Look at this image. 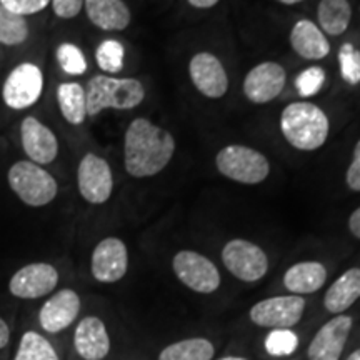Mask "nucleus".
I'll return each mask as SVG.
<instances>
[{
    "label": "nucleus",
    "instance_id": "nucleus-1",
    "mask_svg": "<svg viewBox=\"0 0 360 360\" xmlns=\"http://www.w3.org/2000/svg\"><path fill=\"white\" fill-rule=\"evenodd\" d=\"M174 135L146 117L129 124L124 137V164L135 179L154 177L169 165L175 154Z\"/></svg>",
    "mask_w": 360,
    "mask_h": 360
},
{
    "label": "nucleus",
    "instance_id": "nucleus-2",
    "mask_svg": "<svg viewBox=\"0 0 360 360\" xmlns=\"http://www.w3.org/2000/svg\"><path fill=\"white\" fill-rule=\"evenodd\" d=\"M281 130L297 150L312 152L327 142L330 122L326 112L315 103L294 102L282 110Z\"/></svg>",
    "mask_w": 360,
    "mask_h": 360
},
{
    "label": "nucleus",
    "instance_id": "nucleus-3",
    "mask_svg": "<svg viewBox=\"0 0 360 360\" xmlns=\"http://www.w3.org/2000/svg\"><path fill=\"white\" fill-rule=\"evenodd\" d=\"M146 98V89L137 79H119L109 75H96L85 87L87 117H97L102 110H130Z\"/></svg>",
    "mask_w": 360,
    "mask_h": 360
},
{
    "label": "nucleus",
    "instance_id": "nucleus-4",
    "mask_svg": "<svg viewBox=\"0 0 360 360\" xmlns=\"http://www.w3.org/2000/svg\"><path fill=\"white\" fill-rule=\"evenodd\" d=\"M7 179L12 192L29 207H44L57 197V180L42 165L30 160L15 162L8 169Z\"/></svg>",
    "mask_w": 360,
    "mask_h": 360
},
{
    "label": "nucleus",
    "instance_id": "nucleus-5",
    "mask_svg": "<svg viewBox=\"0 0 360 360\" xmlns=\"http://www.w3.org/2000/svg\"><path fill=\"white\" fill-rule=\"evenodd\" d=\"M215 165L224 177L244 186H257L270 174V164L262 152L238 143L219 150L215 155Z\"/></svg>",
    "mask_w": 360,
    "mask_h": 360
},
{
    "label": "nucleus",
    "instance_id": "nucleus-6",
    "mask_svg": "<svg viewBox=\"0 0 360 360\" xmlns=\"http://www.w3.org/2000/svg\"><path fill=\"white\" fill-rule=\"evenodd\" d=\"M172 269L175 277L197 294H214L222 283L217 265L195 250L177 252L172 259Z\"/></svg>",
    "mask_w": 360,
    "mask_h": 360
},
{
    "label": "nucleus",
    "instance_id": "nucleus-7",
    "mask_svg": "<svg viewBox=\"0 0 360 360\" xmlns=\"http://www.w3.org/2000/svg\"><path fill=\"white\" fill-rule=\"evenodd\" d=\"M304 297L300 295H276L259 300L249 310V319L254 326L276 330L292 328L302 321L305 312Z\"/></svg>",
    "mask_w": 360,
    "mask_h": 360
},
{
    "label": "nucleus",
    "instance_id": "nucleus-8",
    "mask_svg": "<svg viewBox=\"0 0 360 360\" xmlns=\"http://www.w3.org/2000/svg\"><path fill=\"white\" fill-rule=\"evenodd\" d=\"M222 262L242 282H257L269 270V257L262 247L245 238H232L222 249Z\"/></svg>",
    "mask_w": 360,
    "mask_h": 360
},
{
    "label": "nucleus",
    "instance_id": "nucleus-9",
    "mask_svg": "<svg viewBox=\"0 0 360 360\" xmlns=\"http://www.w3.org/2000/svg\"><path fill=\"white\" fill-rule=\"evenodd\" d=\"M44 74L35 64L24 62L17 65L6 80L2 97L7 107L13 110H24L32 107L42 96Z\"/></svg>",
    "mask_w": 360,
    "mask_h": 360
},
{
    "label": "nucleus",
    "instance_id": "nucleus-10",
    "mask_svg": "<svg viewBox=\"0 0 360 360\" xmlns=\"http://www.w3.org/2000/svg\"><path fill=\"white\" fill-rule=\"evenodd\" d=\"M77 187L85 202L105 204L114 191V175L107 160L96 154H85L77 169Z\"/></svg>",
    "mask_w": 360,
    "mask_h": 360
},
{
    "label": "nucleus",
    "instance_id": "nucleus-11",
    "mask_svg": "<svg viewBox=\"0 0 360 360\" xmlns=\"http://www.w3.org/2000/svg\"><path fill=\"white\" fill-rule=\"evenodd\" d=\"M354 327L350 315H334L315 332L307 347L309 360H340Z\"/></svg>",
    "mask_w": 360,
    "mask_h": 360
},
{
    "label": "nucleus",
    "instance_id": "nucleus-12",
    "mask_svg": "<svg viewBox=\"0 0 360 360\" xmlns=\"http://www.w3.org/2000/svg\"><path fill=\"white\" fill-rule=\"evenodd\" d=\"M129 269V250L124 240L107 237L98 242L90 259V272L101 283L122 281Z\"/></svg>",
    "mask_w": 360,
    "mask_h": 360
},
{
    "label": "nucleus",
    "instance_id": "nucleus-13",
    "mask_svg": "<svg viewBox=\"0 0 360 360\" xmlns=\"http://www.w3.org/2000/svg\"><path fill=\"white\" fill-rule=\"evenodd\" d=\"M58 283V272L52 264H29L13 274L8 282V292L17 299H40L49 295Z\"/></svg>",
    "mask_w": 360,
    "mask_h": 360
},
{
    "label": "nucleus",
    "instance_id": "nucleus-14",
    "mask_svg": "<svg viewBox=\"0 0 360 360\" xmlns=\"http://www.w3.org/2000/svg\"><path fill=\"white\" fill-rule=\"evenodd\" d=\"M285 82L287 74L281 64H277V62H262L245 75L242 90H244V96L252 103L264 105V103L272 102L274 98L281 96L283 87H285Z\"/></svg>",
    "mask_w": 360,
    "mask_h": 360
},
{
    "label": "nucleus",
    "instance_id": "nucleus-15",
    "mask_svg": "<svg viewBox=\"0 0 360 360\" xmlns=\"http://www.w3.org/2000/svg\"><path fill=\"white\" fill-rule=\"evenodd\" d=\"M192 84L207 98H220L229 90V77L222 62L214 53L199 52L188 62Z\"/></svg>",
    "mask_w": 360,
    "mask_h": 360
},
{
    "label": "nucleus",
    "instance_id": "nucleus-16",
    "mask_svg": "<svg viewBox=\"0 0 360 360\" xmlns=\"http://www.w3.org/2000/svg\"><path fill=\"white\" fill-rule=\"evenodd\" d=\"M80 307H82V302L77 292L72 289L58 290L40 309V327L49 334H60L75 322L80 314Z\"/></svg>",
    "mask_w": 360,
    "mask_h": 360
},
{
    "label": "nucleus",
    "instance_id": "nucleus-17",
    "mask_svg": "<svg viewBox=\"0 0 360 360\" xmlns=\"http://www.w3.org/2000/svg\"><path fill=\"white\" fill-rule=\"evenodd\" d=\"M20 139L24 152L30 162L37 165H47L56 160L58 142L56 134L35 117H25L20 125Z\"/></svg>",
    "mask_w": 360,
    "mask_h": 360
},
{
    "label": "nucleus",
    "instance_id": "nucleus-18",
    "mask_svg": "<svg viewBox=\"0 0 360 360\" xmlns=\"http://www.w3.org/2000/svg\"><path fill=\"white\" fill-rule=\"evenodd\" d=\"M74 349L82 360H103L110 352V335L102 319L87 315L74 332Z\"/></svg>",
    "mask_w": 360,
    "mask_h": 360
},
{
    "label": "nucleus",
    "instance_id": "nucleus-19",
    "mask_svg": "<svg viewBox=\"0 0 360 360\" xmlns=\"http://www.w3.org/2000/svg\"><path fill=\"white\" fill-rule=\"evenodd\" d=\"M327 282L326 265L317 260H304L287 269L283 274V287L292 295H310L319 292Z\"/></svg>",
    "mask_w": 360,
    "mask_h": 360
},
{
    "label": "nucleus",
    "instance_id": "nucleus-20",
    "mask_svg": "<svg viewBox=\"0 0 360 360\" xmlns=\"http://www.w3.org/2000/svg\"><path fill=\"white\" fill-rule=\"evenodd\" d=\"M290 45L305 60H322L330 53V44L321 27L307 19L295 22L292 27Z\"/></svg>",
    "mask_w": 360,
    "mask_h": 360
},
{
    "label": "nucleus",
    "instance_id": "nucleus-21",
    "mask_svg": "<svg viewBox=\"0 0 360 360\" xmlns=\"http://www.w3.org/2000/svg\"><path fill=\"white\" fill-rule=\"evenodd\" d=\"M89 20L105 32H120L130 24V11L124 0H85Z\"/></svg>",
    "mask_w": 360,
    "mask_h": 360
},
{
    "label": "nucleus",
    "instance_id": "nucleus-22",
    "mask_svg": "<svg viewBox=\"0 0 360 360\" xmlns=\"http://www.w3.org/2000/svg\"><path fill=\"white\" fill-rule=\"evenodd\" d=\"M360 299V267L345 270L328 287L323 295V307L328 314L340 315L349 310Z\"/></svg>",
    "mask_w": 360,
    "mask_h": 360
},
{
    "label": "nucleus",
    "instance_id": "nucleus-23",
    "mask_svg": "<svg viewBox=\"0 0 360 360\" xmlns=\"http://www.w3.org/2000/svg\"><path fill=\"white\" fill-rule=\"evenodd\" d=\"M215 345L205 337H191L172 342L160 350L157 360H214Z\"/></svg>",
    "mask_w": 360,
    "mask_h": 360
},
{
    "label": "nucleus",
    "instance_id": "nucleus-24",
    "mask_svg": "<svg viewBox=\"0 0 360 360\" xmlns=\"http://www.w3.org/2000/svg\"><path fill=\"white\" fill-rule=\"evenodd\" d=\"M57 102L62 117L70 125H82L87 119L85 89L77 82H64L57 89Z\"/></svg>",
    "mask_w": 360,
    "mask_h": 360
},
{
    "label": "nucleus",
    "instance_id": "nucleus-25",
    "mask_svg": "<svg viewBox=\"0 0 360 360\" xmlns=\"http://www.w3.org/2000/svg\"><path fill=\"white\" fill-rule=\"evenodd\" d=\"M321 30L327 35H342L347 30L352 19L349 0H321L317 8Z\"/></svg>",
    "mask_w": 360,
    "mask_h": 360
},
{
    "label": "nucleus",
    "instance_id": "nucleus-26",
    "mask_svg": "<svg viewBox=\"0 0 360 360\" xmlns=\"http://www.w3.org/2000/svg\"><path fill=\"white\" fill-rule=\"evenodd\" d=\"M13 360H60L57 350L42 334L29 330L20 337Z\"/></svg>",
    "mask_w": 360,
    "mask_h": 360
},
{
    "label": "nucleus",
    "instance_id": "nucleus-27",
    "mask_svg": "<svg viewBox=\"0 0 360 360\" xmlns=\"http://www.w3.org/2000/svg\"><path fill=\"white\" fill-rule=\"evenodd\" d=\"M29 39V24L22 15H17L0 6V44L15 47Z\"/></svg>",
    "mask_w": 360,
    "mask_h": 360
},
{
    "label": "nucleus",
    "instance_id": "nucleus-28",
    "mask_svg": "<svg viewBox=\"0 0 360 360\" xmlns=\"http://www.w3.org/2000/svg\"><path fill=\"white\" fill-rule=\"evenodd\" d=\"M125 49L119 40L107 39L98 45L96 51V60L101 70L107 74H119L124 69Z\"/></svg>",
    "mask_w": 360,
    "mask_h": 360
},
{
    "label": "nucleus",
    "instance_id": "nucleus-29",
    "mask_svg": "<svg viewBox=\"0 0 360 360\" xmlns=\"http://www.w3.org/2000/svg\"><path fill=\"white\" fill-rule=\"evenodd\" d=\"M299 347V335L292 328H276L265 337V350L272 357H287Z\"/></svg>",
    "mask_w": 360,
    "mask_h": 360
},
{
    "label": "nucleus",
    "instance_id": "nucleus-30",
    "mask_svg": "<svg viewBox=\"0 0 360 360\" xmlns=\"http://www.w3.org/2000/svg\"><path fill=\"white\" fill-rule=\"evenodd\" d=\"M56 57L60 69L69 75H82L87 72V58L77 45L60 44L56 51Z\"/></svg>",
    "mask_w": 360,
    "mask_h": 360
},
{
    "label": "nucleus",
    "instance_id": "nucleus-31",
    "mask_svg": "<svg viewBox=\"0 0 360 360\" xmlns=\"http://www.w3.org/2000/svg\"><path fill=\"white\" fill-rule=\"evenodd\" d=\"M326 80H327L326 70H323L321 65H312L297 75L295 89L300 97L309 98V97L317 96V94L321 92L323 84H326Z\"/></svg>",
    "mask_w": 360,
    "mask_h": 360
},
{
    "label": "nucleus",
    "instance_id": "nucleus-32",
    "mask_svg": "<svg viewBox=\"0 0 360 360\" xmlns=\"http://www.w3.org/2000/svg\"><path fill=\"white\" fill-rule=\"evenodd\" d=\"M340 75L349 85L360 84V51L352 44H344L339 51Z\"/></svg>",
    "mask_w": 360,
    "mask_h": 360
},
{
    "label": "nucleus",
    "instance_id": "nucleus-33",
    "mask_svg": "<svg viewBox=\"0 0 360 360\" xmlns=\"http://www.w3.org/2000/svg\"><path fill=\"white\" fill-rule=\"evenodd\" d=\"M49 4L51 0H0V6L22 17L42 12Z\"/></svg>",
    "mask_w": 360,
    "mask_h": 360
},
{
    "label": "nucleus",
    "instance_id": "nucleus-34",
    "mask_svg": "<svg viewBox=\"0 0 360 360\" xmlns=\"http://www.w3.org/2000/svg\"><path fill=\"white\" fill-rule=\"evenodd\" d=\"M85 0H51L53 13L60 19H74L84 8Z\"/></svg>",
    "mask_w": 360,
    "mask_h": 360
},
{
    "label": "nucleus",
    "instance_id": "nucleus-35",
    "mask_svg": "<svg viewBox=\"0 0 360 360\" xmlns=\"http://www.w3.org/2000/svg\"><path fill=\"white\" fill-rule=\"evenodd\" d=\"M345 182L350 191L360 192V141L354 148V159L350 162L347 174H345Z\"/></svg>",
    "mask_w": 360,
    "mask_h": 360
},
{
    "label": "nucleus",
    "instance_id": "nucleus-36",
    "mask_svg": "<svg viewBox=\"0 0 360 360\" xmlns=\"http://www.w3.org/2000/svg\"><path fill=\"white\" fill-rule=\"evenodd\" d=\"M349 231L355 238H360V207L349 217Z\"/></svg>",
    "mask_w": 360,
    "mask_h": 360
},
{
    "label": "nucleus",
    "instance_id": "nucleus-37",
    "mask_svg": "<svg viewBox=\"0 0 360 360\" xmlns=\"http://www.w3.org/2000/svg\"><path fill=\"white\" fill-rule=\"evenodd\" d=\"M11 340V327L8 323L0 317V349H4Z\"/></svg>",
    "mask_w": 360,
    "mask_h": 360
},
{
    "label": "nucleus",
    "instance_id": "nucleus-38",
    "mask_svg": "<svg viewBox=\"0 0 360 360\" xmlns=\"http://www.w3.org/2000/svg\"><path fill=\"white\" fill-rule=\"evenodd\" d=\"M187 2L195 8H210L217 6L220 0H187Z\"/></svg>",
    "mask_w": 360,
    "mask_h": 360
},
{
    "label": "nucleus",
    "instance_id": "nucleus-39",
    "mask_svg": "<svg viewBox=\"0 0 360 360\" xmlns=\"http://www.w3.org/2000/svg\"><path fill=\"white\" fill-rule=\"evenodd\" d=\"M217 360H249V359L240 357V355H225V357H220Z\"/></svg>",
    "mask_w": 360,
    "mask_h": 360
},
{
    "label": "nucleus",
    "instance_id": "nucleus-40",
    "mask_svg": "<svg viewBox=\"0 0 360 360\" xmlns=\"http://www.w3.org/2000/svg\"><path fill=\"white\" fill-rule=\"evenodd\" d=\"M345 360H360V349H355L354 352H350L349 357Z\"/></svg>",
    "mask_w": 360,
    "mask_h": 360
},
{
    "label": "nucleus",
    "instance_id": "nucleus-41",
    "mask_svg": "<svg viewBox=\"0 0 360 360\" xmlns=\"http://www.w3.org/2000/svg\"><path fill=\"white\" fill-rule=\"evenodd\" d=\"M278 2L283 4V6H295V4L304 2V0H278Z\"/></svg>",
    "mask_w": 360,
    "mask_h": 360
},
{
    "label": "nucleus",
    "instance_id": "nucleus-42",
    "mask_svg": "<svg viewBox=\"0 0 360 360\" xmlns=\"http://www.w3.org/2000/svg\"><path fill=\"white\" fill-rule=\"evenodd\" d=\"M289 360H294V359H289Z\"/></svg>",
    "mask_w": 360,
    "mask_h": 360
}]
</instances>
